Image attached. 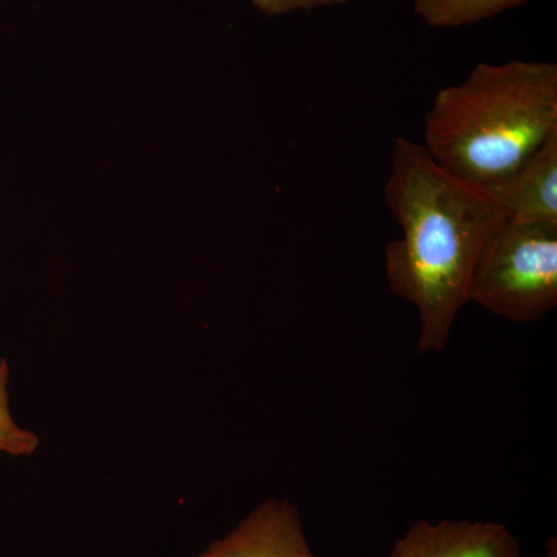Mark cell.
<instances>
[{"mask_svg":"<svg viewBox=\"0 0 557 557\" xmlns=\"http://www.w3.org/2000/svg\"><path fill=\"white\" fill-rule=\"evenodd\" d=\"M469 302L515 324L557 306V223L504 219L480 252Z\"/></svg>","mask_w":557,"mask_h":557,"instance_id":"3957f363","label":"cell"},{"mask_svg":"<svg viewBox=\"0 0 557 557\" xmlns=\"http://www.w3.org/2000/svg\"><path fill=\"white\" fill-rule=\"evenodd\" d=\"M483 189L505 219L557 223V132L507 177Z\"/></svg>","mask_w":557,"mask_h":557,"instance_id":"8992f818","label":"cell"},{"mask_svg":"<svg viewBox=\"0 0 557 557\" xmlns=\"http://www.w3.org/2000/svg\"><path fill=\"white\" fill-rule=\"evenodd\" d=\"M347 2L348 0H251L256 9L269 16H281L293 11L327 9V7L344 5Z\"/></svg>","mask_w":557,"mask_h":557,"instance_id":"9c48e42d","label":"cell"},{"mask_svg":"<svg viewBox=\"0 0 557 557\" xmlns=\"http://www.w3.org/2000/svg\"><path fill=\"white\" fill-rule=\"evenodd\" d=\"M530 0H416L413 11L428 27L460 28L491 20Z\"/></svg>","mask_w":557,"mask_h":557,"instance_id":"52a82bcc","label":"cell"},{"mask_svg":"<svg viewBox=\"0 0 557 557\" xmlns=\"http://www.w3.org/2000/svg\"><path fill=\"white\" fill-rule=\"evenodd\" d=\"M549 557H556V549H552V553L548 552Z\"/></svg>","mask_w":557,"mask_h":557,"instance_id":"30bf717a","label":"cell"},{"mask_svg":"<svg viewBox=\"0 0 557 557\" xmlns=\"http://www.w3.org/2000/svg\"><path fill=\"white\" fill-rule=\"evenodd\" d=\"M555 132V62H482L463 83L438 91L424 116L423 148L454 177L487 188Z\"/></svg>","mask_w":557,"mask_h":557,"instance_id":"7a4b0ae2","label":"cell"},{"mask_svg":"<svg viewBox=\"0 0 557 557\" xmlns=\"http://www.w3.org/2000/svg\"><path fill=\"white\" fill-rule=\"evenodd\" d=\"M194 557H317L299 509L288 500H267L239 525Z\"/></svg>","mask_w":557,"mask_h":557,"instance_id":"277c9868","label":"cell"},{"mask_svg":"<svg viewBox=\"0 0 557 557\" xmlns=\"http://www.w3.org/2000/svg\"><path fill=\"white\" fill-rule=\"evenodd\" d=\"M10 368L7 359H0V454L24 457L32 456L39 446L35 432L17 426L10 412L9 403Z\"/></svg>","mask_w":557,"mask_h":557,"instance_id":"ba28073f","label":"cell"},{"mask_svg":"<svg viewBox=\"0 0 557 557\" xmlns=\"http://www.w3.org/2000/svg\"><path fill=\"white\" fill-rule=\"evenodd\" d=\"M388 557H520V547L502 523L420 520L395 542Z\"/></svg>","mask_w":557,"mask_h":557,"instance_id":"5b68a950","label":"cell"},{"mask_svg":"<svg viewBox=\"0 0 557 557\" xmlns=\"http://www.w3.org/2000/svg\"><path fill=\"white\" fill-rule=\"evenodd\" d=\"M401 237L386 247L388 287L420 317L418 351H442L472 273L504 215L486 190L440 168L423 145L399 137L384 189Z\"/></svg>","mask_w":557,"mask_h":557,"instance_id":"6da1fadb","label":"cell"}]
</instances>
